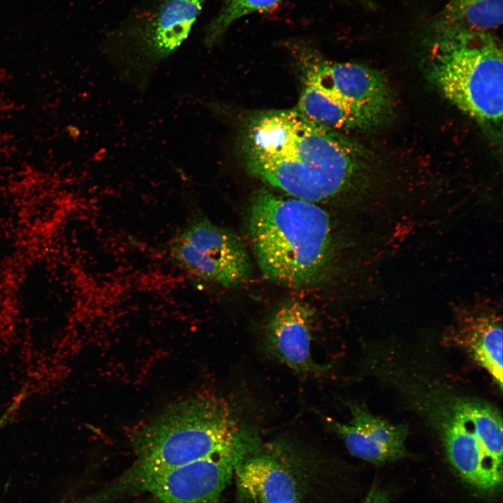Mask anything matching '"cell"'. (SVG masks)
I'll return each mask as SVG.
<instances>
[{
    "mask_svg": "<svg viewBox=\"0 0 503 503\" xmlns=\"http://www.w3.org/2000/svg\"><path fill=\"white\" fill-rule=\"evenodd\" d=\"M362 1H363V3H367L369 5V6H371L370 0H362Z\"/></svg>",
    "mask_w": 503,
    "mask_h": 503,
    "instance_id": "18",
    "label": "cell"
},
{
    "mask_svg": "<svg viewBox=\"0 0 503 503\" xmlns=\"http://www.w3.org/2000/svg\"><path fill=\"white\" fill-rule=\"evenodd\" d=\"M429 77L446 99L476 120L502 117V43L493 33L428 34Z\"/></svg>",
    "mask_w": 503,
    "mask_h": 503,
    "instance_id": "5",
    "label": "cell"
},
{
    "mask_svg": "<svg viewBox=\"0 0 503 503\" xmlns=\"http://www.w3.org/2000/svg\"><path fill=\"white\" fill-rule=\"evenodd\" d=\"M389 499V493L374 483L361 503H388Z\"/></svg>",
    "mask_w": 503,
    "mask_h": 503,
    "instance_id": "16",
    "label": "cell"
},
{
    "mask_svg": "<svg viewBox=\"0 0 503 503\" xmlns=\"http://www.w3.org/2000/svg\"><path fill=\"white\" fill-rule=\"evenodd\" d=\"M242 492L257 503H302L299 483L278 458L254 453L235 467Z\"/></svg>",
    "mask_w": 503,
    "mask_h": 503,
    "instance_id": "13",
    "label": "cell"
},
{
    "mask_svg": "<svg viewBox=\"0 0 503 503\" xmlns=\"http://www.w3.org/2000/svg\"><path fill=\"white\" fill-rule=\"evenodd\" d=\"M247 456L221 454L195 460L147 479L138 491L149 492L162 503H216L235 466Z\"/></svg>",
    "mask_w": 503,
    "mask_h": 503,
    "instance_id": "9",
    "label": "cell"
},
{
    "mask_svg": "<svg viewBox=\"0 0 503 503\" xmlns=\"http://www.w3.org/2000/svg\"><path fill=\"white\" fill-rule=\"evenodd\" d=\"M451 332L458 345L502 389V326L497 312L483 305L465 308L458 313Z\"/></svg>",
    "mask_w": 503,
    "mask_h": 503,
    "instance_id": "12",
    "label": "cell"
},
{
    "mask_svg": "<svg viewBox=\"0 0 503 503\" xmlns=\"http://www.w3.org/2000/svg\"><path fill=\"white\" fill-rule=\"evenodd\" d=\"M502 18L503 0H449L431 20L428 34H494Z\"/></svg>",
    "mask_w": 503,
    "mask_h": 503,
    "instance_id": "14",
    "label": "cell"
},
{
    "mask_svg": "<svg viewBox=\"0 0 503 503\" xmlns=\"http://www.w3.org/2000/svg\"><path fill=\"white\" fill-rule=\"evenodd\" d=\"M351 420L343 423L327 418L328 425L353 456L382 465L407 456L408 428L394 424L370 413L362 404H349Z\"/></svg>",
    "mask_w": 503,
    "mask_h": 503,
    "instance_id": "11",
    "label": "cell"
},
{
    "mask_svg": "<svg viewBox=\"0 0 503 503\" xmlns=\"http://www.w3.org/2000/svg\"><path fill=\"white\" fill-rule=\"evenodd\" d=\"M136 460L117 481L101 491L107 500L138 491L148 478L203 458L221 454L249 455L260 439L242 427L224 400L193 397L170 406L133 437Z\"/></svg>",
    "mask_w": 503,
    "mask_h": 503,
    "instance_id": "2",
    "label": "cell"
},
{
    "mask_svg": "<svg viewBox=\"0 0 503 503\" xmlns=\"http://www.w3.org/2000/svg\"><path fill=\"white\" fill-rule=\"evenodd\" d=\"M313 310L306 303L290 300L268 319L263 345L275 359L300 373H321L328 365L317 363L312 355Z\"/></svg>",
    "mask_w": 503,
    "mask_h": 503,
    "instance_id": "10",
    "label": "cell"
},
{
    "mask_svg": "<svg viewBox=\"0 0 503 503\" xmlns=\"http://www.w3.org/2000/svg\"><path fill=\"white\" fill-rule=\"evenodd\" d=\"M240 145L247 170L293 198L315 203L355 198L372 184L364 147L297 109L252 115Z\"/></svg>",
    "mask_w": 503,
    "mask_h": 503,
    "instance_id": "1",
    "label": "cell"
},
{
    "mask_svg": "<svg viewBox=\"0 0 503 503\" xmlns=\"http://www.w3.org/2000/svg\"><path fill=\"white\" fill-rule=\"evenodd\" d=\"M448 458L462 479L489 490L502 480V420L491 404L459 400L450 409L442 425Z\"/></svg>",
    "mask_w": 503,
    "mask_h": 503,
    "instance_id": "7",
    "label": "cell"
},
{
    "mask_svg": "<svg viewBox=\"0 0 503 503\" xmlns=\"http://www.w3.org/2000/svg\"><path fill=\"white\" fill-rule=\"evenodd\" d=\"M288 45L300 75L296 109L307 117L340 132L373 128L391 117V92L379 71L331 61L302 42Z\"/></svg>",
    "mask_w": 503,
    "mask_h": 503,
    "instance_id": "4",
    "label": "cell"
},
{
    "mask_svg": "<svg viewBox=\"0 0 503 503\" xmlns=\"http://www.w3.org/2000/svg\"><path fill=\"white\" fill-rule=\"evenodd\" d=\"M17 410V407L11 403L5 412L0 417V430L9 422L13 414Z\"/></svg>",
    "mask_w": 503,
    "mask_h": 503,
    "instance_id": "17",
    "label": "cell"
},
{
    "mask_svg": "<svg viewBox=\"0 0 503 503\" xmlns=\"http://www.w3.org/2000/svg\"><path fill=\"white\" fill-rule=\"evenodd\" d=\"M249 234L258 265L270 281L293 287L318 282L332 258L328 213L316 203L265 189L254 196Z\"/></svg>",
    "mask_w": 503,
    "mask_h": 503,
    "instance_id": "3",
    "label": "cell"
},
{
    "mask_svg": "<svg viewBox=\"0 0 503 503\" xmlns=\"http://www.w3.org/2000/svg\"><path fill=\"white\" fill-rule=\"evenodd\" d=\"M206 0H160L115 34L110 57L127 80L145 85L153 69L189 36Z\"/></svg>",
    "mask_w": 503,
    "mask_h": 503,
    "instance_id": "6",
    "label": "cell"
},
{
    "mask_svg": "<svg viewBox=\"0 0 503 503\" xmlns=\"http://www.w3.org/2000/svg\"><path fill=\"white\" fill-rule=\"evenodd\" d=\"M170 254L194 278L222 287L240 286L251 274L250 258L241 238L201 214L173 237Z\"/></svg>",
    "mask_w": 503,
    "mask_h": 503,
    "instance_id": "8",
    "label": "cell"
},
{
    "mask_svg": "<svg viewBox=\"0 0 503 503\" xmlns=\"http://www.w3.org/2000/svg\"><path fill=\"white\" fill-rule=\"evenodd\" d=\"M282 0H224L215 17L205 30L204 42L212 47L224 37L229 27L238 19L254 13L272 9Z\"/></svg>",
    "mask_w": 503,
    "mask_h": 503,
    "instance_id": "15",
    "label": "cell"
}]
</instances>
